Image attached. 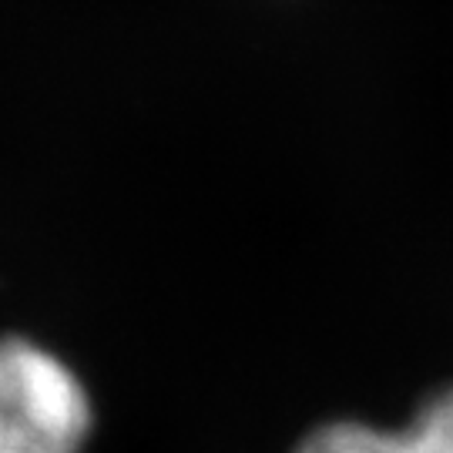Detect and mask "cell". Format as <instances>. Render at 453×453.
I'll use <instances>...</instances> for the list:
<instances>
[{
    "label": "cell",
    "instance_id": "1",
    "mask_svg": "<svg viewBox=\"0 0 453 453\" xmlns=\"http://www.w3.org/2000/svg\"><path fill=\"white\" fill-rule=\"evenodd\" d=\"M91 396L65 359L20 336L0 340V453H81Z\"/></svg>",
    "mask_w": 453,
    "mask_h": 453
},
{
    "label": "cell",
    "instance_id": "2",
    "mask_svg": "<svg viewBox=\"0 0 453 453\" xmlns=\"http://www.w3.org/2000/svg\"><path fill=\"white\" fill-rule=\"evenodd\" d=\"M296 453H453V387L434 393L406 426L333 420L306 434Z\"/></svg>",
    "mask_w": 453,
    "mask_h": 453
}]
</instances>
